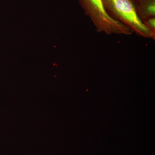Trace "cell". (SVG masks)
I'll list each match as a JSON object with an SVG mask.
<instances>
[{"mask_svg":"<svg viewBox=\"0 0 155 155\" xmlns=\"http://www.w3.org/2000/svg\"><path fill=\"white\" fill-rule=\"evenodd\" d=\"M85 14L90 19L97 31L107 35H130V28L112 18L106 11L102 0H78Z\"/></svg>","mask_w":155,"mask_h":155,"instance_id":"2","label":"cell"},{"mask_svg":"<svg viewBox=\"0 0 155 155\" xmlns=\"http://www.w3.org/2000/svg\"><path fill=\"white\" fill-rule=\"evenodd\" d=\"M108 14L138 36L155 40V32L146 27L139 19L133 0H102Z\"/></svg>","mask_w":155,"mask_h":155,"instance_id":"1","label":"cell"},{"mask_svg":"<svg viewBox=\"0 0 155 155\" xmlns=\"http://www.w3.org/2000/svg\"><path fill=\"white\" fill-rule=\"evenodd\" d=\"M142 23L149 29L155 32V17L146 19L143 21Z\"/></svg>","mask_w":155,"mask_h":155,"instance_id":"4","label":"cell"},{"mask_svg":"<svg viewBox=\"0 0 155 155\" xmlns=\"http://www.w3.org/2000/svg\"><path fill=\"white\" fill-rule=\"evenodd\" d=\"M136 12L142 22L155 17V0H133Z\"/></svg>","mask_w":155,"mask_h":155,"instance_id":"3","label":"cell"}]
</instances>
